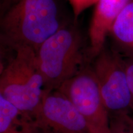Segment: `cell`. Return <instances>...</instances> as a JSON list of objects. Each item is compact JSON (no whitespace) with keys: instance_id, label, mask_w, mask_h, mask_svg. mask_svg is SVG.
<instances>
[{"instance_id":"obj_1","label":"cell","mask_w":133,"mask_h":133,"mask_svg":"<svg viewBox=\"0 0 133 133\" xmlns=\"http://www.w3.org/2000/svg\"><path fill=\"white\" fill-rule=\"evenodd\" d=\"M1 56L23 47L37 51L43 42L69 22L59 0H1Z\"/></svg>"},{"instance_id":"obj_2","label":"cell","mask_w":133,"mask_h":133,"mask_svg":"<svg viewBox=\"0 0 133 133\" xmlns=\"http://www.w3.org/2000/svg\"><path fill=\"white\" fill-rule=\"evenodd\" d=\"M87 49L76 21L69 22L43 43L35 54L44 80V93L57 90L63 83L91 64L88 59Z\"/></svg>"},{"instance_id":"obj_3","label":"cell","mask_w":133,"mask_h":133,"mask_svg":"<svg viewBox=\"0 0 133 133\" xmlns=\"http://www.w3.org/2000/svg\"><path fill=\"white\" fill-rule=\"evenodd\" d=\"M44 93V80L35 51L29 47L20 48L1 70L0 95L22 112L36 118Z\"/></svg>"},{"instance_id":"obj_4","label":"cell","mask_w":133,"mask_h":133,"mask_svg":"<svg viewBox=\"0 0 133 133\" xmlns=\"http://www.w3.org/2000/svg\"><path fill=\"white\" fill-rule=\"evenodd\" d=\"M57 90L84 116L91 132L110 133L109 113L104 105L91 64L86 65L63 83Z\"/></svg>"},{"instance_id":"obj_5","label":"cell","mask_w":133,"mask_h":133,"mask_svg":"<svg viewBox=\"0 0 133 133\" xmlns=\"http://www.w3.org/2000/svg\"><path fill=\"white\" fill-rule=\"evenodd\" d=\"M91 65L109 115L131 110V93L123 56L105 46Z\"/></svg>"},{"instance_id":"obj_6","label":"cell","mask_w":133,"mask_h":133,"mask_svg":"<svg viewBox=\"0 0 133 133\" xmlns=\"http://www.w3.org/2000/svg\"><path fill=\"white\" fill-rule=\"evenodd\" d=\"M36 118L53 133H91L87 121L59 91L44 93Z\"/></svg>"},{"instance_id":"obj_7","label":"cell","mask_w":133,"mask_h":133,"mask_svg":"<svg viewBox=\"0 0 133 133\" xmlns=\"http://www.w3.org/2000/svg\"><path fill=\"white\" fill-rule=\"evenodd\" d=\"M130 0H99L89 29L88 59L92 63L105 46V40L118 15Z\"/></svg>"},{"instance_id":"obj_8","label":"cell","mask_w":133,"mask_h":133,"mask_svg":"<svg viewBox=\"0 0 133 133\" xmlns=\"http://www.w3.org/2000/svg\"><path fill=\"white\" fill-rule=\"evenodd\" d=\"M0 133H53L38 119L22 112L0 95Z\"/></svg>"},{"instance_id":"obj_9","label":"cell","mask_w":133,"mask_h":133,"mask_svg":"<svg viewBox=\"0 0 133 133\" xmlns=\"http://www.w3.org/2000/svg\"><path fill=\"white\" fill-rule=\"evenodd\" d=\"M109 35L123 56L133 55V0H130L113 23Z\"/></svg>"},{"instance_id":"obj_10","label":"cell","mask_w":133,"mask_h":133,"mask_svg":"<svg viewBox=\"0 0 133 133\" xmlns=\"http://www.w3.org/2000/svg\"><path fill=\"white\" fill-rule=\"evenodd\" d=\"M110 133H131L129 112L110 114Z\"/></svg>"},{"instance_id":"obj_11","label":"cell","mask_w":133,"mask_h":133,"mask_svg":"<svg viewBox=\"0 0 133 133\" xmlns=\"http://www.w3.org/2000/svg\"><path fill=\"white\" fill-rule=\"evenodd\" d=\"M72 8L75 21L84 10L92 5L96 4L99 0H68Z\"/></svg>"},{"instance_id":"obj_12","label":"cell","mask_w":133,"mask_h":133,"mask_svg":"<svg viewBox=\"0 0 133 133\" xmlns=\"http://www.w3.org/2000/svg\"><path fill=\"white\" fill-rule=\"evenodd\" d=\"M128 83L131 97V111L133 113V55L123 56Z\"/></svg>"},{"instance_id":"obj_13","label":"cell","mask_w":133,"mask_h":133,"mask_svg":"<svg viewBox=\"0 0 133 133\" xmlns=\"http://www.w3.org/2000/svg\"><path fill=\"white\" fill-rule=\"evenodd\" d=\"M130 124H131V133H133V118L131 117V116L130 118Z\"/></svg>"},{"instance_id":"obj_14","label":"cell","mask_w":133,"mask_h":133,"mask_svg":"<svg viewBox=\"0 0 133 133\" xmlns=\"http://www.w3.org/2000/svg\"><path fill=\"white\" fill-rule=\"evenodd\" d=\"M91 133H94V132H91Z\"/></svg>"}]
</instances>
